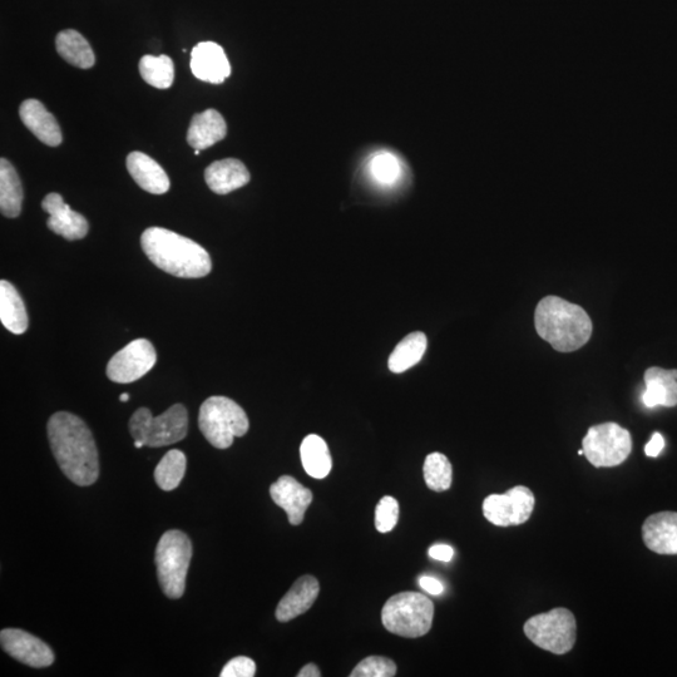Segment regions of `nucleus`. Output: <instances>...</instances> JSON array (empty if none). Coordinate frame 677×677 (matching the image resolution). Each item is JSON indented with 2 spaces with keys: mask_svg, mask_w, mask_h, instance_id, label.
<instances>
[{
  "mask_svg": "<svg viewBox=\"0 0 677 677\" xmlns=\"http://www.w3.org/2000/svg\"><path fill=\"white\" fill-rule=\"evenodd\" d=\"M48 438L54 458L69 481L92 486L100 477V461L90 428L77 415L58 412L49 419Z\"/></svg>",
  "mask_w": 677,
  "mask_h": 677,
  "instance_id": "f257e3e1",
  "label": "nucleus"
},
{
  "mask_svg": "<svg viewBox=\"0 0 677 677\" xmlns=\"http://www.w3.org/2000/svg\"><path fill=\"white\" fill-rule=\"evenodd\" d=\"M141 245L151 263L167 274L200 279L211 273L209 252L189 237L162 227H150L143 232Z\"/></svg>",
  "mask_w": 677,
  "mask_h": 677,
  "instance_id": "f03ea898",
  "label": "nucleus"
},
{
  "mask_svg": "<svg viewBox=\"0 0 677 677\" xmlns=\"http://www.w3.org/2000/svg\"><path fill=\"white\" fill-rule=\"evenodd\" d=\"M537 334L560 353L585 347L592 335V321L586 310L558 296H546L535 313Z\"/></svg>",
  "mask_w": 677,
  "mask_h": 677,
  "instance_id": "7ed1b4c3",
  "label": "nucleus"
},
{
  "mask_svg": "<svg viewBox=\"0 0 677 677\" xmlns=\"http://www.w3.org/2000/svg\"><path fill=\"white\" fill-rule=\"evenodd\" d=\"M434 605L419 592H402L390 597L382 611L385 629L394 635L418 639L432 629Z\"/></svg>",
  "mask_w": 677,
  "mask_h": 677,
  "instance_id": "20e7f679",
  "label": "nucleus"
},
{
  "mask_svg": "<svg viewBox=\"0 0 677 677\" xmlns=\"http://www.w3.org/2000/svg\"><path fill=\"white\" fill-rule=\"evenodd\" d=\"M199 427L211 446L227 449L236 437L249 432V418L239 404L226 397H211L201 405Z\"/></svg>",
  "mask_w": 677,
  "mask_h": 677,
  "instance_id": "39448f33",
  "label": "nucleus"
},
{
  "mask_svg": "<svg viewBox=\"0 0 677 677\" xmlns=\"http://www.w3.org/2000/svg\"><path fill=\"white\" fill-rule=\"evenodd\" d=\"M191 558L192 543L184 532L167 531L158 542L155 556L158 581L163 594L172 600L185 594Z\"/></svg>",
  "mask_w": 677,
  "mask_h": 677,
  "instance_id": "423d86ee",
  "label": "nucleus"
},
{
  "mask_svg": "<svg viewBox=\"0 0 677 677\" xmlns=\"http://www.w3.org/2000/svg\"><path fill=\"white\" fill-rule=\"evenodd\" d=\"M128 427L133 439L142 442L145 447H166L186 438L189 415L182 404L172 405L156 418L150 409L140 408L133 413Z\"/></svg>",
  "mask_w": 677,
  "mask_h": 677,
  "instance_id": "0eeeda50",
  "label": "nucleus"
},
{
  "mask_svg": "<svg viewBox=\"0 0 677 677\" xmlns=\"http://www.w3.org/2000/svg\"><path fill=\"white\" fill-rule=\"evenodd\" d=\"M523 630L533 644L555 655H565L575 646L576 619L567 609H555L533 616Z\"/></svg>",
  "mask_w": 677,
  "mask_h": 677,
  "instance_id": "6e6552de",
  "label": "nucleus"
},
{
  "mask_svg": "<svg viewBox=\"0 0 677 677\" xmlns=\"http://www.w3.org/2000/svg\"><path fill=\"white\" fill-rule=\"evenodd\" d=\"M587 461L596 468L617 467L629 458L632 438L627 429L616 423H604L588 429L582 441Z\"/></svg>",
  "mask_w": 677,
  "mask_h": 677,
  "instance_id": "1a4fd4ad",
  "label": "nucleus"
},
{
  "mask_svg": "<svg viewBox=\"0 0 677 677\" xmlns=\"http://www.w3.org/2000/svg\"><path fill=\"white\" fill-rule=\"evenodd\" d=\"M535 503L531 489L518 486L504 494H492L484 499L483 515L494 526H520L530 520Z\"/></svg>",
  "mask_w": 677,
  "mask_h": 677,
  "instance_id": "9d476101",
  "label": "nucleus"
},
{
  "mask_svg": "<svg viewBox=\"0 0 677 677\" xmlns=\"http://www.w3.org/2000/svg\"><path fill=\"white\" fill-rule=\"evenodd\" d=\"M157 363L156 349L147 339H136L113 355L107 365L112 382L128 384L145 377Z\"/></svg>",
  "mask_w": 677,
  "mask_h": 677,
  "instance_id": "9b49d317",
  "label": "nucleus"
},
{
  "mask_svg": "<svg viewBox=\"0 0 677 677\" xmlns=\"http://www.w3.org/2000/svg\"><path fill=\"white\" fill-rule=\"evenodd\" d=\"M3 650L13 659L34 669H43L54 662V654L46 642L18 629H6L0 632Z\"/></svg>",
  "mask_w": 677,
  "mask_h": 677,
  "instance_id": "f8f14e48",
  "label": "nucleus"
},
{
  "mask_svg": "<svg viewBox=\"0 0 677 677\" xmlns=\"http://www.w3.org/2000/svg\"><path fill=\"white\" fill-rule=\"evenodd\" d=\"M43 210L49 215L48 229L68 241L82 240L88 234L86 217L73 211L59 194H49L42 202Z\"/></svg>",
  "mask_w": 677,
  "mask_h": 677,
  "instance_id": "ddd939ff",
  "label": "nucleus"
},
{
  "mask_svg": "<svg viewBox=\"0 0 677 677\" xmlns=\"http://www.w3.org/2000/svg\"><path fill=\"white\" fill-rule=\"evenodd\" d=\"M270 496L276 506L283 508L293 526L304 521L305 512L313 502V493L290 476H283L270 487Z\"/></svg>",
  "mask_w": 677,
  "mask_h": 677,
  "instance_id": "4468645a",
  "label": "nucleus"
},
{
  "mask_svg": "<svg viewBox=\"0 0 677 677\" xmlns=\"http://www.w3.org/2000/svg\"><path fill=\"white\" fill-rule=\"evenodd\" d=\"M191 71L200 81L220 84L229 78L231 66L219 44L202 42L192 49Z\"/></svg>",
  "mask_w": 677,
  "mask_h": 677,
  "instance_id": "2eb2a0df",
  "label": "nucleus"
},
{
  "mask_svg": "<svg viewBox=\"0 0 677 677\" xmlns=\"http://www.w3.org/2000/svg\"><path fill=\"white\" fill-rule=\"evenodd\" d=\"M647 548L657 555H677V513L660 512L650 516L642 526Z\"/></svg>",
  "mask_w": 677,
  "mask_h": 677,
  "instance_id": "dca6fc26",
  "label": "nucleus"
},
{
  "mask_svg": "<svg viewBox=\"0 0 677 677\" xmlns=\"http://www.w3.org/2000/svg\"><path fill=\"white\" fill-rule=\"evenodd\" d=\"M19 116H21L24 126L44 145L51 147L61 145L63 141L61 127L42 102L38 100L24 101L19 108Z\"/></svg>",
  "mask_w": 677,
  "mask_h": 677,
  "instance_id": "f3484780",
  "label": "nucleus"
},
{
  "mask_svg": "<svg viewBox=\"0 0 677 677\" xmlns=\"http://www.w3.org/2000/svg\"><path fill=\"white\" fill-rule=\"evenodd\" d=\"M205 181L215 194L227 195L249 184L250 172L240 160L225 158L206 168Z\"/></svg>",
  "mask_w": 677,
  "mask_h": 677,
  "instance_id": "a211bd4d",
  "label": "nucleus"
},
{
  "mask_svg": "<svg viewBox=\"0 0 677 677\" xmlns=\"http://www.w3.org/2000/svg\"><path fill=\"white\" fill-rule=\"evenodd\" d=\"M646 389L642 403L647 408H672L677 405V370L652 367L645 373Z\"/></svg>",
  "mask_w": 677,
  "mask_h": 677,
  "instance_id": "6ab92c4d",
  "label": "nucleus"
},
{
  "mask_svg": "<svg viewBox=\"0 0 677 677\" xmlns=\"http://www.w3.org/2000/svg\"><path fill=\"white\" fill-rule=\"evenodd\" d=\"M126 163L132 179L142 190L153 195H163L170 190V179L165 170L146 153L131 152Z\"/></svg>",
  "mask_w": 677,
  "mask_h": 677,
  "instance_id": "aec40b11",
  "label": "nucleus"
},
{
  "mask_svg": "<svg viewBox=\"0 0 677 677\" xmlns=\"http://www.w3.org/2000/svg\"><path fill=\"white\" fill-rule=\"evenodd\" d=\"M320 586L313 576H303L290 588L288 594L280 601L276 609V619L280 622H289L305 614L318 599Z\"/></svg>",
  "mask_w": 677,
  "mask_h": 677,
  "instance_id": "412c9836",
  "label": "nucleus"
},
{
  "mask_svg": "<svg viewBox=\"0 0 677 677\" xmlns=\"http://www.w3.org/2000/svg\"><path fill=\"white\" fill-rule=\"evenodd\" d=\"M227 135V126L224 117L216 110H206L192 118L187 142L195 150H206L217 142L224 140Z\"/></svg>",
  "mask_w": 677,
  "mask_h": 677,
  "instance_id": "4be33fe9",
  "label": "nucleus"
},
{
  "mask_svg": "<svg viewBox=\"0 0 677 677\" xmlns=\"http://www.w3.org/2000/svg\"><path fill=\"white\" fill-rule=\"evenodd\" d=\"M0 320L4 328L16 335L26 333L28 314L22 296L9 281H0Z\"/></svg>",
  "mask_w": 677,
  "mask_h": 677,
  "instance_id": "5701e85b",
  "label": "nucleus"
},
{
  "mask_svg": "<svg viewBox=\"0 0 677 677\" xmlns=\"http://www.w3.org/2000/svg\"><path fill=\"white\" fill-rule=\"evenodd\" d=\"M23 204V186L12 163L0 160V210L9 219L21 215Z\"/></svg>",
  "mask_w": 677,
  "mask_h": 677,
  "instance_id": "b1692460",
  "label": "nucleus"
},
{
  "mask_svg": "<svg viewBox=\"0 0 677 677\" xmlns=\"http://www.w3.org/2000/svg\"><path fill=\"white\" fill-rule=\"evenodd\" d=\"M56 47L59 56L74 67L90 69L95 66L96 57L90 43L81 33L73 29L58 34Z\"/></svg>",
  "mask_w": 677,
  "mask_h": 677,
  "instance_id": "393cba45",
  "label": "nucleus"
},
{
  "mask_svg": "<svg viewBox=\"0 0 677 677\" xmlns=\"http://www.w3.org/2000/svg\"><path fill=\"white\" fill-rule=\"evenodd\" d=\"M301 463L305 472L315 479H324L329 476L333 461L329 452L328 444L323 438L310 434L301 443Z\"/></svg>",
  "mask_w": 677,
  "mask_h": 677,
  "instance_id": "a878e982",
  "label": "nucleus"
},
{
  "mask_svg": "<svg viewBox=\"0 0 677 677\" xmlns=\"http://www.w3.org/2000/svg\"><path fill=\"white\" fill-rule=\"evenodd\" d=\"M428 339L422 331L405 336L389 357V369L393 373H404L417 365L427 352Z\"/></svg>",
  "mask_w": 677,
  "mask_h": 677,
  "instance_id": "bb28decb",
  "label": "nucleus"
},
{
  "mask_svg": "<svg viewBox=\"0 0 677 677\" xmlns=\"http://www.w3.org/2000/svg\"><path fill=\"white\" fill-rule=\"evenodd\" d=\"M187 458L179 449L167 452L155 469V481L162 491L171 492L185 477Z\"/></svg>",
  "mask_w": 677,
  "mask_h": 677,
  "instance_id": "cd10ccee",
  "label": "nucleus"
},
{
  "mask_svg": "<svg viewBox=\"0 0 677 677\" xmlns=\"http://www.w3.org/2000/svg\"><path fill=\"white\" fill-rule=\"evenodd\" d=\"M140 73L143 79L158 90H167L175 79V66L166 54L160 57L143 56L140 61Z\"/></svg>",
  "mask_w": 677,
  "mask_h": 677,
  "instance_id": "c85d7f7f",
  "label": "nucleus"
},
{
  "mask_svg": "<svg viewBox=\"0 0 677 677\" xmlns=\"http://www.w3.org/2000/svg\"><path fill=\"white\" fill-rule=\"evenodd\" d=\"M423 473L428 488L434 492L448 491L452 486V464L442 453L429 454L424 462Z\"/></svg>",
  "mask_w": 677,
  "mask_h": 677,
  "instance_id": "c756f323",
  "label": "nucleus"
},
{
  "mask_svg": "<svg viewBox=\"0 0 677 677\" xmlns=\"http://www.w3.org/2000/svg\"><path fill=\"white\" fill-rule=\"evenodd\" d=\"M370 172L380 184L392 185L400 176L399 160L392 153L380 152L370 161Z\"/></svg>",
  "mask_w": 677,
  "mask_h": 677,
  "instance_id": "7c9ffc66",
  "label": "nucleus"
},
{
  "mask_svg": "<svg viewBox=\"0 0 677 677\" xmlns=\"http://www.w3.org/2000/svg\"><path fill=\"white\" fill-rule=\"evenodd\" d=\"M397 675V665L388 657L370 656L360 661L350 676L352 677H393Z\"/></svg>",
  "mask_w": 677,
  "mask_h": 677,
  "instance_id": "2f4dec72",
  "label": "nucleus"
},
{
  "mask_svg": "<svg viewBox=\"0 0 677 677\" xmlns=\"http://www.w3.org/2000/svg\"><path fill=\"white\" fill-rule=\"evenodd\" d=\"M399 520V503L397 499L387 496L380 499L375 508V528L380 533L394 530Z\"/></svg>",
  "mask_w": 677,
  "mask_h": 677,
  "instance_id": "473e14b6",
  "label": "nucleus"
},
{
  "mask_svg": "<svg viewBox=\"0 0 677 677\" xmlns=\"http://www.w3.org/2000/svg\"><path fill=\"white\" fill-rule=\"evenodd\" d=\"M256 674V664L246 656L235 657L222 669L221 677H252Z\"/></svg>",
  "mask_w": 677,
  "mask_h": 677,
  "instance_id": "72a5a7b5",
  "label": "nucleus"
},
{
  "mask_svg": "<svg viewBox=\"0 0 677 677\" xmlns=\"http://www.w3.org/2000/svg\"><path fill=\"white\" fill-rule=\"evenodd\" d=\"M419 586L422 590L428 592V594L438 596L442 595L444 591V586L441 581H438L437 578L432 576H422L419 578Z\"/></svg>",
  "mask_w": 677,
  "mask_h": 677,
  "instance_id": "f704fd0d",
  "label": "nucleus"
},
{
  "mask_svg": "<svg viewBox=\"0 0 677 677\" xmlns=\"http://www.w3.org/2000/svg\"><path fill=\"white\" fill-rule=\"evenodd\" d=\"M428 553L433 560L441 562H449L454 556L453 548L448 545H434L429 548Z\"/></svg>",
  "mask_w": 677,
  "mask_h": 677,
  "instance_id": "c9c22d12",
  "label": "nucleus"
},
{
  "mask_svg": "<svg viewBox=\"0 0 677 677\" xmlns=\"http://www.w3.org/2000/svg\"><path fill=\"white\" fill-rule=\"evenodd\" d=\"M664 447H665L664 437H662L660 433H655L654 436H652V438L650 439V442L646 444L645 447L646 456L655 458L659 456Z\"/></svg>",
  "mask_w": 677,
  "mask_h": 677,
  "instance_id": "e433bc0d",
  "label": "nucleus"
},
{
  "mask_svg": "<svg viewBox=\"0 0 677 677\" xmlns=\"http://www.w3.org/2000/svg\"><path fill=\"white\" fill-rule=\"evenodd\" d=\"M299 677H320V671L318 669V666L314 664H308L303 667V669L300 670Z\"/></svg>",
  "mask_w": 677,
  "mask_h": 677,
  "instance_id": "4c0bfd02",
  "label": "nucleus"
},
{
  "mask_svg": "<svg viewBox=\"0 0 677 677\" xmlns=\"http://www.w3.org/2000/svg\"><path fill=\"white\" fill-rule=\"evenodd\" d=\"M120 400L122 403L128 402V400H130V395H128L127 393L122 394Z\"/></svg>",
  "mask_w": 677,
  "mask_h": 677,
  "instance_id": "58836bf2",
  "label": "nucleus"
}]
</instances>
